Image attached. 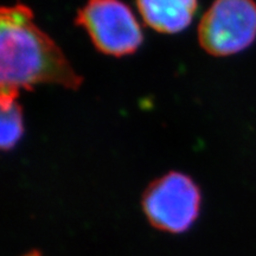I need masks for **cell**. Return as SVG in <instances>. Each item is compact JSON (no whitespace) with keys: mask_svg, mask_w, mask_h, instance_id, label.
I'll return each instance as SVG.
<instances>
[{"mask_svg":"<svg viewBox=\"0 0 256 256\" xmlns=\"http://www.w3.org/2000/svg\"><path fill=\"white\" fill-rule=\"evenodd\" d=\"M75 24L84 28L95 49L107 56L133 55L144 42L139 22L122 0H88L78 11Z\"/></svg>","mask_w":256,"mask_h":256,"instance_id":"cell-2","label":"cell"},{"mask_svg":"<svg viewBox=\"0 0 256 256\" xmlns=\"http://www.w3.org/2000/svg\"><path fill=\"white\" fill-rule=\"evenodd\" d=\"M24 134L23 110L18 102L2 110L0 120V146L4 152L11 151Z\"/></svg>","mask_w":256,"mask_h":256,"instance_id":"cell-6","label":"cell"},{"mask_svg":"<svg viewBox=\"0 0 256 256\" xmlns=\"http://www.w3.org/2000/svg\"><path fill=\"white\" fill-rule=\"evenodd\" d=\"M83 78L62 49L34 23L32 10L23 2L0 11V106L17 102L22 90L55 84L78 90Z\"/></svg>","mask_w":256,"mask_h":256,"instance_id":"cell-1","label":"cell"},{"mask_svg":"<svg viewBox=\"0 0 256 256\" xmlns=\"http://www.w3.org/2000/svg\"><path fill=\"white\" fill-rule=\"evenodd\" d=\"M256 40L254 0H215L198 25V43L215 57L241 52Z\"/></svg>","mask_w":256,"mask_h":256,"instance_id":"cell-3","label":"cell"},{"mask_svg":"<svg viewBox=\"0 0 256 256\" xmlns=\"http://www.w3.org/2000/svg\"><path fill=\"white\" fill-rule=\"evenodd\" d=\"M144 211L153 226L182 232L196 220L200 208V191L188 176L168 172L146 188Z\"/></svg>","mask_w":256,"mask_h":256,"instance_id":"cell-4","label":"cell"},{"mask_svg":"<svg viewBox=\"0 0 256 256\" xmlns=\"http://www.w3.org/2000/svg\"><path fill=\"white\" fill-rule=\"evenodd\" d=\"M142 20L160 34H174L192 23L198 0H136Z\"/></svg>","mask_w":256,"mask_h":256,"instance_id":"cell-5","label":"cell"}]
</instances>
